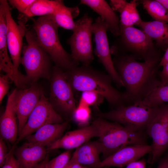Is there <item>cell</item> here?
I'll list each match as a JSON object with an SVG mask.
<instances>
[{
  "label": "cell",
  "mask_w": 168,
  "mask_h": 168,
  "mask_svg": "<svg viewBox=\"0 0 168 168\" xmlns=\"http://www.w3.org/2000/svg\"><path fill=\"white\" fill-rule=\"evenodd\" d=\"M95 127L92 124L86 127L69 131L50 146L46 147L49 151L58 148L67 150L76 149L91 139L98 137Z\"/></svg>",
  "instance_id": "obj_16"
},
{
  "label": "cell",
  "mask_w": 168,
  "mask_h": 168,
  "mask_svg": "<svg viewBox=\"0 0 168 168\" xmlns=\"http://www.w3.org/2000/svg\"><path fill=\"white\" fill-rule=\"evenodd\" d=\"M112 60L130 105L142 101L160 83L157 76L159 62H139L127 54L115 56Z\"/></svg>",
  "instance_id": "obj_1"
},
{
  "label": "cell",
  "mask_w": 168,
  "mask_h": 168,
  "mask_svg": "<svg viewBox=\"0 0 168 168\" xmlns=\"http://www.w3.org/2000/svg\"><path fill=\"white\" fill-rule=\"evenodd\" d=\"M168 102V80H161L159 85L137 105L157 107Z\"/></svg>",
  "instance_id": "obj_27"
},
{
  "label": "cell",
  "mask_w": 168,
  "mask_h": 168,
  "mask_svg": "<svg viewBox=\"0 0 168 168\" xmlns=\"http://www.w3.org/2000/svg\"><path fill=\"white\" fill-rule=\"evenodd\" d=\"M167 63H168V47L166 49L163 56L161 58L158 67L159 68L161 66H163Z\"/></svg>",
  "instance_id": "obj_39"
},
{
  "label": "cell",
  "mask_w": 168,
  "mask_h": 168,
  "mask_svg": "<svg viewBox=\"0 0 168 168\" xmlns=\"http://www.w3.org/2000/svg\"><path fill=\"white\" fill-rule=\"evenodd\" d=\"M71 157L70 150H67L51 160H49L47 168H64Z\"/></svg>",
  "instance_id": "obj_31"
},
{
  "label": "cell",
  "mask_w": 168,
  "mask_h": 168,
  "mask_svg": "<svg viewBox=\"0 0 168 168\" xmlns=\"http://www.w3.org/2000/svg\"><path fill=\"white\" fill-rule=\"evenodd\" d=\"M0 3L3 7L6 16L7 47L14 69L13 82L18 87L21 84L24 76L19 72L18 68L23 45V38L27 31L26 24L27 18L23 16L16 23L12 16L8 2L5 0H1Z\"/></svg>",
  "instance_id": "obj_8"
},
{
  "label": "cell",
  "mask_w": 168,
  "mask_h": 168,
  "mask_svg": "<svg viewBox=\"0 0 168 168\" xmlns=\"http://www.w3.org/2000/svg\"><path fill=\"white\" fill-rule=\"evenodd\" d=\"M158 74L161 78L160 80H168V63L163 66L162 70Z\"/></svg>",
  "instance_id": "obj_38"
},
{
  "label": "cell",
  "mask_w": 168,
  "mask_h": 168,
  "mask_svg": "<svg viewBox=\"0 0 168 168\" xmlns=\"http://www.w3.org/2000/svg\"><path fill=\"white\" fill-rule=\"evenodd\" d=\"M13 153L22 168H34L48 154L46 147L26 141Z\"/></svg>",
  "instance_id": "obj_18"
},
{
  "label": "cell",
  "mask_w": 168,
  "mask_h": 168,
  "mask_svg": "<svg viewBox=\"0 0 168 168\" xmlns=\"http://www.w3.org/2000/svg\"><path fill=\"white\" fill-rule=\"evenodd\" d=\"M109 168V167H103V168Z\"/></svg>",
  "instance_id": "obj_43"
},
{
  "label": "cell",
  "mask_w": 168,
  "mask_h": 168,
  "mask_svg": "<svg viewBox=\"0 0 168 168\" xmlns=\"http://www.w3.org/2000/svg\"><path fill=\"white\" fill-rule=\"evenodd\" d=\"M30 86L28 88L16 89L14 97L13 104L17 118L18 135L43 93L41 89L35 83Z\"/></svg>",
  "instance_id": "obj_14"
},
{
  "label": "cell",
  "mask_w": 168,
  "mask_h": 168,
  "mask_svg": "<svg viewBox=\"0 0 168 168\" xmlns=\"http://www.w3.org/2000/svg\"><path fill=\"white\" fill-rule=\"evenodd\" d=\"M69 120H67L61 123L45 125L37 130L34 134L30 135L25 139L26 141L47 147L63 136L68 127Z\"/></svg>",
  "instance_id": "obj_19"
},
{
  "label": "cell",
  "mask_w": 168,
  "mask_h": 168,
  "mask_svg": "<svg viewBox=\"0 0 168 168\" xmlns=\"http://www.w3.org/2000/svg\"><path fill=\"white\" fill-rule=\"evenodd\" d=\"M141 3L155 21L168 23V12L157 0H143Z\"/></svg>",
  "instance_id": "obj_28"
},
{
  "label": "cell",
  "mask_w": 168,
  "mask_h": 168,
  "mask_svg": "<svg viewBox=\"0 0 168 168\" xmlns=\"http://www.w3.org/2000/svg\"><path fill=\"white\" fill-rule=\"evenodd\" d=\"M49 160V155L47 154L46 157L38 164L34 168H47L48 163Z\"/></svg>",
  "instance_id": "obj_41"
},
{
  "label": "cell",
  "mask_w": 168,
  "mask_h": 168,
  "mask_svg": "<svg viewBox=\"0 0 168 168\" xmlns=\"http://www.w3.org/2000/svg\"><path fill=\"white\" fill-rule=\"evenodd\" d=\"M16 90H13L8 96L6 108L0 121L1 138L12 144L16 142L18 135L17 118L13 104Z\"/></svg>",
  "instance_id": "obj_17"
},
{
  "label": "cell",
  "mask_w": 168,
  "mask_h": 168,
  "mask_svg": "<svg viewBox=\"0 0 168 168\" xmlns=\"http://www.w3.org/2000/svg\"><path fill=\"white\" fill-rule=\"evenodd\" d=\"M25 37L27 44L22 48L20 64L26 73L25 84L30 85L41 78L50 79L52 72L50 69L51 58L38 44L33 30H27Z\"/></svg>",
  "instance_id": "obj_6"
},
{
  "label": "cell",
  "mask_w": 168,
  "mask_h": 168,
  "mask_svg": "<svg viewBox=\"0 0 168 168\" xmlns=\"http://www.w3.org/2000/svg\"><path fill=\"white\" fill-rule=\"evenodd\" d=\"M152 150L151 145L147 144L127 146L101 161L96 168L121 167L127 166L138 161L146 154L150 153Z\"/></svg>",
  "instance_id": "obj_15"
},
{
  "label": "cell",
  "mask_w": 168,
  "mask_h": 168,
  "mask_svg": "<svg viewBox=\"0 0 168 168\" xmlns=\"http://www.w3.org/2000/svg\"><path fill=\"white\" fill-rule=\"evenodd\" d=\"M108 30L107 25L104 20L100 16L97 17L92 26L96 45L94 52L113 81L119 87H124L111 57L106 33Z\"/></svg>",
  "instance_id": "obj_13"
},
{
  "label": "cell",
  "mask_w": 168,
  "mask_h": 168,
  "mask_svg": "<svg viewBox=\"0 0 168 168\" xmlns=\"http://www.w3.org/2000/svg\"><path fill=\"white\" fill-rule=\"evenodd\" d=\"M104 99L103 96L97 93L85 91L82 92L79 104L89 107L92 106L93 108H97L103 102Z\"/></svg>",
  "instance_id": "obj_30"
},
{
  "label": "cell",
  "mask_w": 168,
  "mask_h": 168,
  "mask_svg": "<svg viewBox=\"0 0 168 168\" xmlns=\"http://www.w3.org/2000/svg\"><path fill=\"white\" fill-rule=\"evenodd\" d=\"M79 4L86 5L100 16L106 23L108 30L115 36L120 32L119 18L107 2L104 0H81Z\"/></svg>",
  "instance_id": "obj_20"
},
{
  "label": "cell",
  "mask_w": 168,
  "mask_h": 168,
  "mask_svg": "<svg viewBox=\"0 0 168 168\" xmlns=\"http://www.w3.org/2000/svg\"><path fill=\"white\" fill-rule=\"evenodd\" d=\"M102 152L98 140L90 141L77 148L72 157L82 166L96 168L101 161L100 155Z\"/></svg>",
  "instance_id": "obj_21"
},
{
  "label": "cell",
  "mask_w": 168,
  "mask_h": 168,
  "mask_svg": "<svg viewBox=\"0 0 168 168\" xmlns=\"http://www.w3.org/2000/svg\"><path fill=\"white\" fill-rule=\"evenodd\" d=\"M120 32L111 53L114 56L127 54L135 59L160 62L161 58L153 40L146 33L133 26H120Z\"/></svg>",
  "instance_id": "obj_5"
},
{
  "label": "cell",
  "mask_w": 168,
  "mask_h": 168,
  "mask_svg": "<svg viewBox=\"0 0 168 168\" xmlns=\"http://www.w3.org/2000/svg\"><path fill=\"white\" fill-rule=\"evenodd\" d=\"M157 168H168V154L161 160Z\"/></svg>",
  "instance_id": "obj_40"
},
{
  "label": "cell",
  "mask_w": 168,
  "mask_h": 168,
  "mask_svg": "<svg viewBox=\"0 0 168 168\" xmlns=\"http://www.w3.org/2000/svg\"><path fill=\"white\" fill-rule=\"evenodd\" d=\"M92 23V17L85 14L75 22L72 34L67 41L72 58L82 65H89L94 58L91 41Z\"/></svg>",
  "instance_id": "obj_10"
},
{
  "label": "cell",
  "mask_w": 168,
  "mask_h": 168,
  "mask_svg": "<svg viewBox=\"0 0 168 168\" xmlns=\"http://www.w3.org/2000/svg\"><path fill=\"white\" fill-rule=\"evenodd\" d=\"M110 4L114 11L120 13V26H138L142 21L137 8L138 3L136 0L128 2L124 0H111Z\"/></svg>",
  "instance_id": "obj_22"
},
{
  "label": "cell",
  "mask_w": 168,
  "mask_h": 168,
  "mask_svg": "<svg viewBox=\"0 0 168 168\" xmlns=\"http://www.w3.org/2000/svg\"><path fill=\"white\" fill-rule=\"evenodd\" d=\"M91 124L97 130V140L102 147L103 159L125 146L147 144L142 132L134 131L117 122L100 117H96Z\"/></svg>",
  "instance_id": "obj_4"
},
{
  "label": "cell",
  "mask_w": 168,
  "mask_h": 168,
  "mask_svg": "<svg viewBox=\"0 0 168 168\" xmlns=\"http://www.w3.org/2000/svg\"><path fill=\"white\" fill-rule=\"evenodd\" d=\"M13 147L9 152L6 161L1 168H22L13 154Z\"/></svg>",
  "instance_id": "obj_34"
},
{
  "label": "cell",
  "mask_w": 168,
  "mask_h": 168,
  "mask_svg": "<svg viewBox=\"0 0 168 168\" xmlns=\"http://www.w3.org/2000/svg\"><path fill=\"white\" fill-rule=\"evenodd\" d=\"M7 26L4 8L0 4V70L7 75L13 82L14 69L8 51L7 38Z\"/></svg>",
  "instance_id": "obj_23"
},
{
  "label": "cell",
  "mask_w": 168,
  "mask_h": 168,
  "mask_svg": "<svg viewBox=\"0 0 168 168\" xmlns=\"http://www.w3.org/2000/svg\"><path fill=\"white\" fill-rule=\"evenodd\" d=\"M160 3L168 12V0H157Z\"/></svg>",
  "instance_id": "obj_42"
},
{
  "label": "cell",
  "mask_w": 168,
  "mask_h": 168,
  "mask_svg": "<svg viewBox=\"0 0 168 168\" xmlns=\"http://www.w3.org/2000/svg\"><path fill=\"white\" fill-rule=\"evenodd\" d=\"M146 130L152 139L149 161L152 165L168 149V104L158 106L156 115Z\"/></svg>",
  "instance_id": "obj_11"
},
{
  "label": "cell",
  "mask_w": 168,
  "mask_h": 168,
  "mask_svg": "<svg viewBox=\"0 0 168 168\" xmlns=\"http://www.w3.org/2000/svg\"><path fill=\"white\" fill-rule=\"evenodd\" d=\"M8 153L7 149L4 140L0 138V166L1 167L4 164Z\"/></svg>",
  "instance_id": "obj_35"
},
{
  "label": "cell",
  "mask_w": 168,
  "mask_h": 168,
  "mask_svg": "<svg viewBox=\"0 0 168 168\" xmlns=\"http://www.w3.org/2000/svg\"><path fill=\"white\" fill-rule=\"evenodd\" d=\"M87 167L81 165L73 158L71 157L64 168H87Z\"/></svg>",
  "instance_id": "obj_37"
},
{
  "label": "cell",
  "mask_w": 168,
  "mask_h": 168,
  "mask_svg": "<svg viewBox=\"0 0 168 168\" xmlns=\"http://www.w3.org/2000/svg\"><path fill=\"white\" fill-rule=\"evenodd\" d=\"M138 26L155 41L157 48L166 50L168 47V23L155 20L142 21Z\"/></svg>",
  "instance_id": "obj_24"
},
{
  "label": "cell",
  "mask_w": 168,
  "mask_h": 168,
  "mask_svg": "<svg viewBox=\"0 0 168 168\" xmlns=\"http://www.w3.org/2000/svg\"><path fill=\"white\" fill-rule=\"evenodd\" d=\"M58 27L50 15L39 16L35 21L33 29L38 44L55 66L66 71L78 66L79 63L63 47L58 34Z\"/></svg>",
  "instance_id": "obj_3"
},
{
  "label": "cell",
  "mask_w": 168,
  "mask_h": 168,
  "mask_svg": "<svg viewBox=\"0 0 168 168\" xmlns=\"http://www.w3.org/2000/svg\"><path fill=\"white\" fill-rule=\"evenodd\" d=\"M146 164L144 160H138L129 164L125 168H146Z\"/></svg>",
  "instance_id": "obj_36"
},
{
  "label": "cell",
  "mask_w": 168,
  "mask_h": 168,
  "mask_svg": "<svg viewBox=\"0 0 168 168\" xmlns=\"http://www.w3.org/2000/svg\"><path fill=\"white\" fill-rule=\"evenodd\" d=\"M67 79L73 91H90L103 96L109 105L115 108L129 105L124 92L116 89L108 74L94 69L90 65L78 66L65 72Z\"/></svg>",
  "instance_id": "obj_2"
},
{
  "label": "cell",
  "mask_w": 168,
  "mask_h": 168,
  "mask_svg": "<svg viewBox=\"0 0 168 168\" xmlns=\"http://www.w3.org/2000/svg\"><path fill=\"white\" fill-rule=\"evenodd\" d=\"M35 1V0H9L8 3L18 11L23 14Z\"/></svg>",
  "instance_id": "obj_32"
},
{
  "label": "cell",
  "mask_w": 168,
  "mask_h": 168,
  "mask_svg": "<svg viewBox=\"0 0 168 168\" xmlns=\"http://www.w3.org/2000/svg\"><path fill=\"white\" fill-rule=\"evenodd\" d=\"M158 106L141 105H122L106 112L94 109L96 117L117 122L132 130L142 132L156 114Z\"/></svg>",
  "instance_id": "obj_7"
},
{
  "label": "cell",
  "mask_w": 168,
  "mask_h": 168,
  "mask_svg": "<svg viewBox=\"0 0 168 168\" xmlns=\"http://www.w3.org/2000/svg\"><path fill=\"white\" fill-rule=\"evenodd\" d=\"M64 5L61 0H35L23 15L26 18L52 15Z\"/></svg>",
  "instance_id": "obj_25"
},
{
  "label": "cell",
  "mask_w": 168,
  "mask_h": 168,
  "mask_svg": "<svg viewBox=\"0 0 168 168\" xmlns=\"http://www.w3.org/2000/svg\"><path fill=\"white\" fill-rule=\"evenodd\" d=\"M12 82L10 77L7 74H0V103L7 94L9 88L10 82Z\"/></svg>",
  "instance_id": "obj_33"
},
{
  "label": "cell",
  "mask_w": 168,
  "mask_h": 168,
  "mask_svg": "<svg viewBox=\"0 0 168 168\" xmlns=\"http://www.w3.org/2000/svg\"><path fill=\"white\" fill-rule=\"evenodd\" d=\"M79 12L80 10L77 7H68L64 5L51 15L59 27L73 31L75 27L73 19L78 15Z\"/></svg>",
  "instance_id": "obj_26"
},
{
  "label": "cell",
  "mask_w": 168,
  "mask_h": 168,
  "mask_svg": "<svg viewBox=\"0 0 168 168\" xmlns=\"http://www.w3.org/2000/svg\"><path fill=\"white\" fill-rule=\"evenodd\" d=\"M91 117L90 107L79 104L74 111L71 119L82 128L89 125Z\"/></svg>",
  "instance_id": "obj_29"
},
{
  "label": "cell",
  "mask_w": 168,
  "mask_h": 168,
  "mask_svg": "<svg viewBox=\"0 0 168 168\" xmlns=\"http://www.w3.org/2000/svg\"><path fill=\"white\" fill-rule=\"evenodd\" d=\"M63 122V118L55 110L43 93L19 134L16 142L32 134L45 125Z\"/></svg>",
  "instance_id": "obj_12"
},
{
  "label": "cell",
  "mask_w": 168,
  "mask_h": 168,
  "mask_svg": "<svg viewBox=\"0 0 168 168\" xmlns=\"http://www.w3.org/2000/svg\"><path fill=\"white\" fill-rule=\"evenodd\" d=\"M49 100L54 109L63 119H71L77 106L73 91L65 72L56 66L52 69Z\"/></svg>",
  "instance_id": "obj_9"
}]
</instances>
